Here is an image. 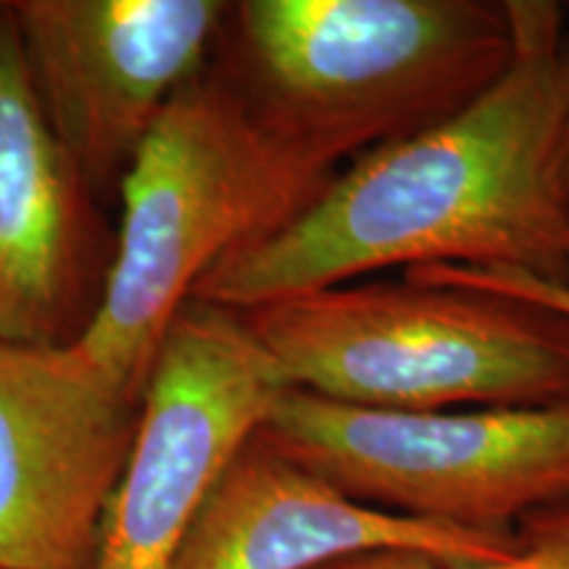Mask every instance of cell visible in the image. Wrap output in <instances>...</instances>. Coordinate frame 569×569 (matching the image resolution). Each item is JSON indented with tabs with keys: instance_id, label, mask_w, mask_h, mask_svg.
Wrapping results in <instances>:
<instances>
[{
	"instance_id": "cell-9",
	"label": "cell",
	"mask_w": 569,
	"mask_h": 569,
	"mask_svg": "<svg viewBox=\"0 0 569 569\" xmlns=\"http://www.w3.org/2000/svg\"><path fill=\"white\" fill-rule=\"evenodd\" d=\"M111 259L98 196L48 122L0 3V343H77Z\"/></svg>"
},
{
	"instance_id": "cell-13",
	"label": "cell",
	"mask_w": 569,
	"mask_h": 569,
	"mask_svg": "<svg viewBox=\"0 0 569 569\" xmlns=\"http://www.w3.org/2000/svg\"><path fill=\"white\" fill-rule=\"evenodd\" d=\"M567 17H569V3L565 6ZM561 174H565V188L569 196V119H567V132H565V156H561Z\"/></svg>"
},
{
	"instance_id": "cell-8",
	"label": "cell",
	"mask_w": 569,
	"mask_h": 569,
	"mask_svg": "<svg viewBox=\"0 0 569 569\" xmlns=\"http://www.w3.org/2000/svg\"><path fill=\"white\" fill-rule=\"evenodd\" d=\"M140 422L71 346L0 343V569H90Z\"/></svg>"
},
{
	"instance_id": "cell-2",
	"label": "cell",
	"mask_w": 569,
	"mask_h": 569,
	"mask_svg": "<svg viewBox=\"0 0 569 569\" xmlns=\"http://www.w3.org/2000/svg\"><path fill=\"white\" fill-rule=\"evenodd\" d=\"M511 56L507 0H240L211 71L267 134L338 172L467 109Z\"/></svg>"
},
{
	"instance_id": "cell-3",
	"label": "cell",
	"mask_w": 569,
	"mask_h": 569,
	"mask_svg": "<svg viewBox=\"0 0 569 569\" xmlns=\"http://www.w3.org/2000/svg\"><path fill=\"white\" fill-rule=\"evenodd\" d=\"M336 172L267 134L211 67L177 92L127 169L109 280L77 343L134 401L198 282L301 213Z\"/></svg>"
},
{
	"instance_id": "cell-6",
	"label": "cell",
	"mask_w": 569,
	"mask_h": 569,
	"mask_svg": "<svg viewBox=\"0 0 569 569\" xmlns=\"http://www.w3.org/2000/svg\"><path fill=\"white\" fill-rule=\"evenodd\" d=\"M290 388L243 317L190 298L156 353L90 569H169L211 488Z\"/></svg>"
},
{
	"instance_id": "cell-4",
	"label": "cell",
	"mask_w": 569,
	"mask_h": 569,
	"mask_svg": "<svg viewBox=\"0 0 569 569\" xmlns=\"http://www.w3.org/2000/svg\"><path fill=\"white\" fill-rule=\"evenodd\" d=\"M290 388L361 409L569 398V317L465 284L346 282L238 311Z\"/></svg>"
},
{
	"instance_id": "cell-7",
	"label": "cell",
	"mask_w": 569,
	"mask_h": 569,
	"mask_svg": "<svg viewBox=\"0 0 569 569\" xmlns=\"http://www.w3.org/2000/svg\"><path fill=\"white\" fill-rule=\"evenodd\" d=\"M219 0L11 3L48 122L92 193L109 196L177 92L211 67Z\"/></svg>"
},
{
	"instance_id": "cell-1",
	"label": "cell",
	"mask_w": 569,
	"mask_h": 569,
	"mask_svg": "<svg viewBox=\"0 0 569 569\" xmlns=\"http://www.w3.org/2000/svg\"><path fill=\"white\" fill-rule=\"evenodd\" d=\"M509 69L478 101L356 156L280 230L224 256L193 298L246 311L382 269H517L569 282V17L507 0Z\"/></svg>"
},
{
	"instance_id": "cell-10",
	"label": "cell",
	"mask_w": 569,
	"mask_h": 569,
	"mask_svg": "<svg viewBox=\"0 0 569 569\" xmlns=\"http://www.w3.org/2000/svg\"><path fill=\"white\" fill-rule=\"evenodd\" d=\"M515 549L517 528L490 536L361 507L253 438L211 488L169 569H319L367 551L480 565Z\"/></svg>"
},
{
	"instance_id": "cell-12",
	"label": "cell",
	"mask_w": 569,
	"mask_h": 569,
	"mask_svg": "<svg viewBox=\"0 0 569 569\" xmlns=\"http://www.w3.org/2000/svg\"><path fill=\"white\" fill-rule=\"evenodd\" d=\"M415 280L465 284L475 290H490L519 298V301H532L538 306H549L559 315L569 317V282H551L543 277L517 272V269H472V267H417L403 272Z\"/></svg>"
},
{
	"instance_id": "cell-11",
	"label": "cell",
	"mask_w": 569,
	"mask_h": 569,
	"mask_svg": "<svg viewBox=\"0 0 569 569\" xmlns=\"http://www.w3.org/2000/svg\"><path fill=\"white\" fill-rule=\"evenodd\" d=\"M319 569H569V503L536 511L517 525V549L503 559L453 565L409 551H367Z\"/></svg>"
},
{
	"instance_id": "cell-5",
	"label": "cell",
	"mask_w": 569,
	"mask_h": 569,
	"mask_svg": "<svg viewBox=\"0 0 569 569\" xmlns=\"http://www.w3.org/2000/svg\"><path fill=\"white\" fill-rule=\"evenodd\" d=\"M361 507L490 536L569 503V398L382 411L284 388L256 432Z\"/></svg>"
}]
</instances>
